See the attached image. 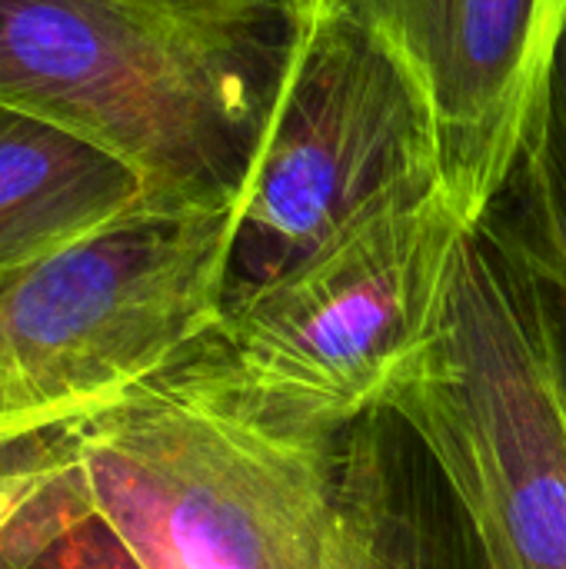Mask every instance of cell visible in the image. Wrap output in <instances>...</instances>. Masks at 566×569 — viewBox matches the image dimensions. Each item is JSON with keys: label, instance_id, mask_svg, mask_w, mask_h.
Here are the masks:
<instances>
[{"label": "cell", "instance_id": "obj_6", "mask_svg": "<svg viewBox=\"0 0 566 569\" xmlns=\"http://www.w3.org/2000/svg\"><path fill=\"white\" fill-rule=\"evenodd\" d=\"M470 230L444 183L400 187L287 270L234 287L217 340L264 397L347 430L434 323Z\"/></svg>", "mask_w": 566, "mask_h": 569}, {"label": "cell", "instance_id": "obj_4", "mask_svg": "<svg viewBox=\"0 0 566 569\" xmlns=\"http://www.w3.org/2000/svg\"><path fill=\"white\" fill-rule=\"evenodd\" d=\"M234 253L237 203L140 213L0 267V447L97 413L207 337Z\"/></svg>", "mask_w": 566, "mask_h": 569}, {"label": "cell", "instance_id": "obj_3", "mask_svg": "<svg viewBox=\"0 0 566 569\" xmlns=\"http://www.w3.org/2000/svg\"><path fill=\"white\" fill-rule=\"evenodd\" d=\"M377 410L414 437L487 569H566V403L544 290L480 230Z\"/></svg>", "mask_w": 566, "mask_h": 569}, {"label": "cell", "instance_id": "obj_8", "mask_svg": "<svg viewBox=\"0 0 566 569\" xmlns=\"http://www.w3.org/2000/svg\"><path fill=\"white\" fill-rule=\"evenodd\" d=\"M324 569H487L427 457L387 410L344 433Z\"/></svg>", "mask_w": 566, "mask_h": 569}, {"label": "cell", "instance_id": "obj_10", "mask_svg": "<svg viewBox=\"0 0 566 569\" xmlns=\"http://www.w3.org/2000/svg\"><path fill=\"white\" fill-rule=\"evenodd\" d=\"M477 230L527 277L566 297V40L534 133Z\"/></svg>", "mask_w": 566, "mask_h": 569}, {"label": "cell", "instance_id": "obj_14", "mask_svg": "<svg viewBox=\"0 0 566 569\" xmlns=\"http://www.w3.org/2000/svg\"><path fill=\"white\" fill-rule=\"evenodd\" d=\"M544 290V310H547V333H550V350H554V367H557V380H560V390H564L566 403V297Z\"/></svg>", "mask_w": 566, "mask_h": 569}, {"label": "cell", "instance_id": "obj_5", "mask_svg": "<svg viewBox=\"0 0 566 569\" xmlns=\"http://www.w3.org/2000/svg\"><path fill=\"white\" fill-rule=\"evenodd\" d=\"M414 183H444L420 80L347 7L294 0L237 193L234 287L287 270L370 203Z\"/></svg>", "mask_w": 566, "mask_h": 569}, {"label": "cell", "instance_id": "obj_9", "mask_svg": "<svg viewBox=\"0 0 566 569\" xmlns=\"http://www.w3.org/2000/svg\"><path fill=\"white\" fill-rule=\"evenodd\" d=\"M140 213H160L107 153L0 110V267L37 260Z\"/></svg>", "mask_w": 566, "mask_h": 569}, {"label": "cell", "instance_id": "obj_1", "mask_svg": "<svg viewBox=\"0 0 566 569\" xmlns=\"http://www.w3.org/2000/svg\"><path fill=\"white\" fill-rule=\"evenodd\" d=\"M347 430L264 397L214 327L63 433L143 569H324Z\"/></svg>", "mask_w": 566, "mask_h": 569}, {"label": "cell", "instance_id": "obj_7", "mask_svg": "<svg viewBox=\"0 0 566 569\" xmlns=\"http://www.w3.org/2000/svg\"><path fill=\"white\" fill-rule=\"evenodd\" d=\"M380 33L420 80L444 187L477 227L510 180L544 110L566 0H334Z\"/></svg>", "mask_w": 566, "mask_h": 569}, {"label": "cell", "instance_id": "obj_12", "mask_svg": "<svg viewBox=\"0 0 566 569\" xmlns=\"http://www.w3.org/2000/svg\"><path fill=\"white\" fill-rule=\"evenodd\" d=\"M63 430L30 437L13 447H0V533L67 463V433Z\"/></svg>", "mask_w": 566, "mask_h": 569}, {"label": "cell", "instance_id": "obj_2", "mask_svg": "<svg viewBox=\"0 0 566 569\" xmlns=\"http://www.w3.org/2000/svg\"><path fill=\"white\" fill-rule=\"evenodd\" d=\"M284 27L167 0H0V110L107 153L160 213L224 210L260 137Z\"/></svg>", "mask_w": 566, "mask_h": 569}, {"label": "cell", "instance_id": "obj_13", "mask_svg": "<svg viewBox=\"0 0 566 569\" xmlns=\"http://www.w3.org/2000/svg\"><path fill=\"white\" fill-rule=\"evenodd\" d=\"M190 13L237 20V23H284L294 0H167Z\"/></svg>", "mask_w": 566, "mask_h": 569}, {"label": "cell", "instance_id": "obj_11", "mask_svg": "<svg viewBox=\"0 0 566 569\" xmlns=\"http://www.w3.org/2000/svg\"><path fill=\"white\" fill-rule=\"evenodd\" d=\"M0 569H143L70 463L0 533Z\"/></svg>", "mask_w": 566, "mask_h": 569}]
</instances>
